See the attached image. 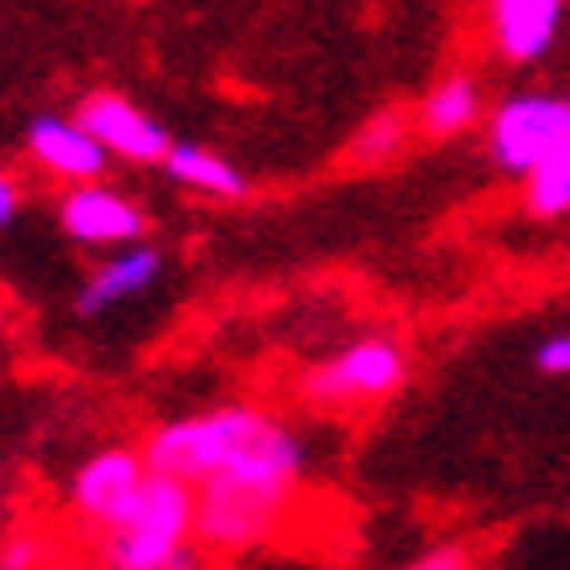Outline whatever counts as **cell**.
<instances>
[{"label": "cell", "instance_id": "cell-1", "mask_svg": "<svg viewBox=\"0 0 570 570\" xmlns=\"http://www.w3.org/2000/svg\"><path fill=\"white\" fill-rule=\"evenodd\" d=\"M304 482V440L273 414L257 424L236 455H225L205 482L194 487V534L215 554L252 550L273 539L294 513Z\"/></svg>", "mask_w": 570, "mask_h": 570}, {"label": "cell", "instance_id": "cell-2", "mask_svg": "<svg viewBox=\"0 0 570 570\" xmlns=\"http://www.w3.org/2000/svg\"><path fill=\"white\" fill-rule=\"evenodd\" d=\"M194 487L153 471L141 498L105 529V570H199Z\"/></svg>", "mask_w": 570, "mask_h": 570}, {"label": "cell", "instance_id": "cell-3", "mask_svg": "<svg viewBox=\"0 0 570 570\" xmlns=\"http://www.w3.org/2000/svg\"><path fill=\"white\" fill-rule=\"evenodd\" d=\"M262 419L267 414L252 409V403H230V409H215V414H194V419H178V424H163V430L147 440V466L199 487L225 455H236V450L257 434Z\"/></svg>", "mask_w": 570, "mask_h": 570}, {"label": "cell", "instance_id": "cell-4", "mask_svg": "<svg viewBox=\"0 0 570 570\" xmlns=\"http://www.w3.org/2000/svg\"><path fill=\"white\" fill-rule=\"evenodd\" d=\"M570 137V95L554 89H523L487 116V153L502 174L529 178L544 157Z\"/></svg>", "mask_w": 570, "mask_h": 570}, {"label": "cell", "instance_id": "cell-5", "mask_svg": "<svg viewBox=\"0 0 570 570\" xmlns=\"http://www.w3.org/2000/svg\"><path fill=\"white\" fill-rule=\"evenodd\" d=\"M409 377V351L387 341V335H372V341H356V346L335 351L330 362H320L304 377V397L314 409H372L382 397H393Z\"/></svg>", "mask_w": 570, "mask_h": 570}, {"label": "cell", "instance_id": "cell-6", "mask_svg": "<svg viewBox=\"0 0 570 570\" xmlns=\"http://www.w3.org/2000/svg\"><path fill=\"white\" fill-rule=\"evenodd\" d=\"M153 466H147V450H100V455H89L85 466L73 471V487H69V502L79 519H89L95 529H110V523L121 519L126 508L141 498V487H147Z\"/></svg>", "mask_w": 570, "mask_h": 570}, {"label": "cell", "instance_id": "cell-7", "mask_svg": "<svg viewBox=\"0 0 570 570\" xmlns=\"http://www.w3.org/2000/svg\"><path fill=\"white\" fill-rule=\"evenodd\" d=\"M79 121L89 126V137L100 141L110 157L141 163V168H147V163H163L168 147H174L168 131H163V121H153L137 100H126V95H116V89H95V95H85Z\"/></svg>", "mask_w": 570, "mask_h": 570}, {"label": "cell", "instance_id": "cell-8", "mask_svg": "<svg viewBox=\"0 0 570 570\" xmlns=\"http://www.w3.org/2000/svg\"><path fill=\"white\" fill-rule=\"evenodd\" d=\"M570 0H482V27L487 42L502 63H539L554 48V37L566 27Z\"/></svg>", "mask_w": 570, "mask_h": 570}, {"label": "cell", "instance_id": "cell-9", "mask_svg": "<svg viewBox=\"0 0 570 570\" xmlns=\"http://www.w3.org/2000/svg\"><path fill=\"white\" fill-rule=\"evenodd\" d=\"M63 230L79 246H131L141 242L147 215L121 189L89 178V184H69V194H63Z\"/></svg>", "mask_w": 570, "mask_h": 570}, {"label": "cell", "instance_id": "cell-10", "mask_svg": "<svg viewBox=\"0 0 570 570\" xmlns=\"http://www.w3.org/2000/svg\"><path fill=\"white\" fill-rule=\"evenodd\" d=\"M27 153H32V163L42 174L63 178V184H89L110 163V153L89 137V126L79 116L73 121L69 116H37L32 131H27Z\"/></svg>", "mask_w": 570, "mask_h": 570}, {"label": "cell", "instance_id": "cell-11", "mask_svg": "<svg viewBox=\"0 0 570 570\" xmlns=\"http://www.w3.org/2000/svg\"><path fill=\"white\" fill-rule=\"evenodd\" d=\"M157 273H163V257L153 246H137V242L121 246L100 273L89 277V288L79 294V314H105L116 304H126V298H141L157 283Z\"/></svg>", "mask_w": 570, "mask_h": 570}, {"label": "cell", "instance_id": "cell-12", "mask_svg": "<svg viewBox=\"0 0 570 570\" xmlns=\"http://www.w3.org/2000/svg\"><path fill=\"white\" fill-rule=\"evenodd\" d=\"M482 110H487L482 79L476 73H445L419 105V131L424 137H461V131L482 121Z\"/></svg>", "mask_w": 570, "mask_h": 570}, {"label": "cell", "instance_id": "cell-13", "mask_svg": "<svg viewBox=\"0 0 570 570\" xmlns=\"http://www.w3.org/2000/svg\"><path fill=\"white\" fill-rule=\"evenodd\" d=\"M163 168L194 194H209V199H246V174L230 163V157L209 153V147H194V141H174Z\"/></svg>", "mask_w": 570, "mask_h": 570}, {"label": "cell", "instance_id": "cell-14", "mask_svg": "<svg viewBox=\"0 0 570 570\" xmlns=\"http://www.w3.org/2000/svg\"><path fill=\"white\" fill-rule=\"evenodd\" d=\"M523 205L534 209V215H544V220H554V215L570 209V137L539 163L534 174L523 178Z\"/></svg>", "mask_w": 570, "mask_h": 570}, {"label": "cell", "instance_id": "cell-15", "mask_svg": "<svg viewBox=\"0 0 570 570\" xmlns=\"http://www.w3.org/2000/svg\"><path fill=\"white\" fill-rule=\"evenodd\" d=\"M409 116H397V110H382V116H372V121L356 131V141H351V157L362 163V168H382V163H393L403 147H409Z\"/></svg>", "mask_w": 570, "mask_h": 570}, {"label": "cell", "instance_id": "cell-16", "mask_svg": "<svg viewBox=\"0 0 570 570\" xmlns=\"http://www.w3.org/2000/svg\"><path fill=\"white\" fill-rule=\"evenodd\" d=\"M58 554H52V539L37 534V529H21L0 544V570H48Z\"/></svg>", "mask_w": 570, "mask_h": 570}, {"label": "cell", "instance_id": "cell-17", "mask_svg": "<svg viewBox=\"0 0 570 570\" xmlns=\"http://www.w3.org/2000/svg\"><path fill=\"white\" fill-rule=\"evenodd\" d=\"M403 570H471V554L461 544H440V550L419 554L414 566H403Z\"/></svg>", "mask_w": 570, "mask_h": 570}, {"label": "cell", "instance_id": "cell-18", "mask_svg": "<svg viewBox=\"0 0 570 570\" xmlns=\"http://www.w3.org/2000/svg\"><path fill=\"white\" fill-rule=\"evenodd\" d=\"M539 372H550V377H570V335H554L539 346Z\"/></svg>", "mask_w": 570, "mask_h": 570}, {"label": "cell", "instance_id": "cell-19", "mask_svg": "<svg viewBox=\"0 0 570 570\" xmlns=\"http://www.w3.org/2000/svg\"><path fill=\"white\" fill-rule=\"evenodd\" d=\"M17 209H21V184H17V174L0 168V225L17 220Z\"/></svg>", "mask_w": 570, "mask_h": 570}, {"label": "cell", "instance_id": "cell-20", "mask_svg": "<svg viewBox=\"0 0 570 570\" xmlns=\"http://www.w3.org/2000/svg\"><path fill=\"white\" fill-rule=\"evenodd\" d=\"M48 570H85V566H73V560H52Z\"/></svg>", "mask_w": 570, "mask_h": 570}, {"label": "cell", "instance_id": "cell-21", "mask_svg": "<svg viewBox=\"0 0 570 570\" xmlns=\"http://www.w3.org/2000/svg\"><path fill=\"white\" fill-rule=\"evenodd\" d=\"M0 330H6V309H0Z\"/></svg>", "mask_w": 570, "mask_h": 570}]
</instances>
